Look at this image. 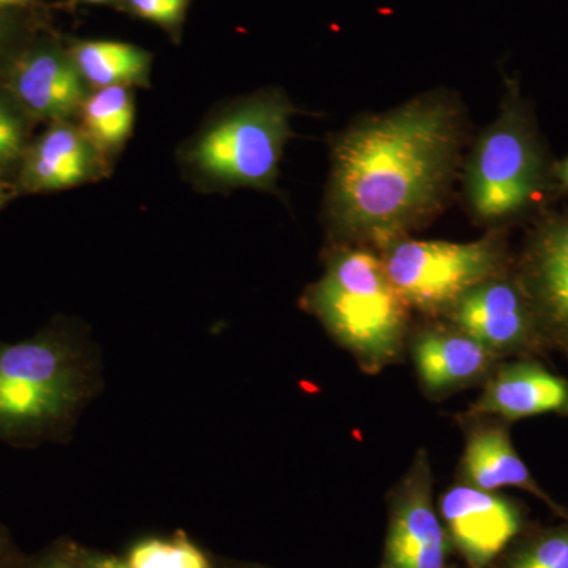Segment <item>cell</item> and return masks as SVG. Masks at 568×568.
I'll use <instances>...</instances> for the list:
<instances>
[{"mask_svg":"<svg viewBox=\"0 0 568 568\" xmlns=\"http://www.w3.org/2000/svg\"><path fill=\"white\" fill-rule=\"evenodd\" d=\"M455 93H422L366 115L332 140L325 219L336 244L383 246L446 207L466 142Z\"/></svg>","mask_w":568,"mask_h":568,"instance_id":"cell-1","label":"cell"},{"mask_svg":"<svg viewBox=\"0 0 568 568\" xmlns=\"http://www.w3.org/2000/svg\"><path fill=\"white\" fill-rule=\"evenodd\" d=\"M304 305L366 375L396 364L407 349L413 308L376 250L335 244L324 275L306 290Z\"/></svg>","mask_w":568,"mask_h":568,"instance_id":"cell-2","label":"cell"},{"mask_svg":"<svg viewBox=\"0 0 568 568\" xmlns=\"http://www.w3.org/2000/svg\"><path fill=\"white\" fill-rule=\"evenodd\" d=\"M286 93L265 89L216 111L182 145L179 163L203 192L252 189L274 192L291 121Z\"/></svg>","mask_w":568,"mask_h":568,"instance_id":"cell-3","label":"cell"},{"mask_svg":"<svg viewBox=\"0 0 568 568\" xmlns=\"http://www.w3.org/2000/svg\"><path fill=\"white\" fill-rule=\"evenodd\" d=\"M551 166L532 115L517 88H510L499 115L484 130L463 170L467 213L489 230L506 226L544 201Z\"/></svg>","mask_w":568,"mask_h":568,"instance_id":"cell-4","label":"cell"},{"mask_svg":"<svg viewBox=\"0 0 568 568\" xmlns=\"http://www.w3.org/2000/svg\"><path fill=\"white\" fill-rule=\"evenodd\" d=\"M81 395V376L69 343L44 332L0 343V440L28 443L50 436Z\"/></svg>","mask_w":568,"mask_h":568,"instance_id":"cell-5","label":"cell"},{"mask_svg":"<svg viewBox=\"0 0 568 568\" xmlns=\"http://www.w3.org/2000/svg\"><path fill=\"white\" fill-rule=\"evenodd\" d=\"M377 253L407 305L425 317H443L463 294L514 264L504 227L467 244L402 237Z\"/></svg>","mask_w":568,"mask_h":568,"instance_id":"cell-6","label":"cell"},{"mask_svg":"<svg viewBox=\"0 0 568 568\" xmlns=\"http://www.w3.org/2000/svg\"><path fill=\"white\" fill-rule=\"evenodd\" d=\"M443 320L476 338L499 361L551 349L514 264L463 294Z\"/></svg>","mask_w":568,"mask_h":568,"instance_id":"cell-7","label":"cell"},{"mask_svg":"<svg viewBox=\"0 0 568 568\" xmlns=\"http://www.w3.org/2000/svg\"><path fill=\"white\" fill-rule=\"evenodd\" d=\"M432 459L418 448L388 499V528L381 568H447L452 541L433 500Z\"/></svg>","mask_w":568,"mask_h":568,"instance_id":"cell-8","label":"cell"},{"mask_svg":"<svg viewBox=\"0 0 568 568\" xmlns=\"http://www.w3.org/2000/svg\"><path fill=\"white\" fill-rule=\"evenodd\" d=\"M407 351L418 386L433 402L481 386L500 364L491 351L443 317H425L410 331Z\"/></svg>","mask_w":568,"mask_h":568,"instance_id":"cell-9","label":"cell"},{"mask_svg":"<svg viewBox=\"0 0 568 568\" xmlns=\"http://www.w3.org/2000/svg\"><path fill=\"white\" fill-rule=\"evenodd\" d=\"M0 85L33 123L74 121L91 92L69 48L54 41L21 51L0 78Z\"/></svg>","mask_w":568,"mask_h":568,"instance_id":"cell-10","label":"cell"},{"mask_svg":"<svg viewBox=\"0 0 568 568\" xmlns=\"http://www.w3.org/2000/svg\"><path fill=\"white\" fill-rule=\"evenodd\" d=\"M515 272L549 347L568 358V212L549 215L534 227Z\"/></svg>","mask_w":568,"mask_h":568,"instance_id":"cell-11","label":"cell"},{"mask_svg":"<svg viewBox=\"0 0 568 568\" xmlns=\"http://www.w3.org/2000/svg\"><path fill=\"white\" fill-rule=\"evenodd\" d=\"M437 510L452 547L469 568L491 566L523 526L521 511L514 500L459 480L440 495Z\"/></svg>","mask_w":568,"mask_h":568,"instance_id":"cell-12","label":"cell"},{"mask_svg":"<svg viewBox=\"0 0 568 568\" xmlns=\"http://www.w3.org/2000/svg\"><path fill=\"white\" fill-rule=\"evenodd\" d=\"M111 163L97 151L74 121L48 123L31 141L17 170V189L24 193H54L99 182Z\"/></svg>","mask_w":568,"mask_h":568,"instance_id":"cell-13","label":"cell"},{"mask_svg":"<svg viewBox=\"0 0 568 568\" xmlns=\"http://www.w3.org/2000/svg\"><path fill=\"white\" fill-rule=\"evenodd\" d=\"M458 420L465 432V448L459 459V481L491 493L503 488L525 489L544 500L556 514H566L540 488L528 465L519 457L511 443L508 422L474 414H463L458 416Z\"/></svg>","mask_w":568,"mask_h":568,"instance_id":"cell-14","label":"cell"},{"mask_svg":"<svg viewBox=\"0 0 568 568\" xmlns=\"http://www.w3.org/2000/svg\"><path fill=\"white\" fill-rule=\"evenodd\" d=\"M466 414L508 424L545 414L568 416V381L534 357L500 362Z\"/></svg>","mask_w":568,"mask_h":568,"instance_id":"cell-15","label":"cell"},{"mask_svg":"<svg viewBox=\"0 0 568 568\" xmlns=\"http://www.w3.org/2000/svg\"><path fill=\"white\" fill-rule=\"evenodd\" d=\"M74 65L88 88H149L152 54L118 40H74L69 44Z\"/></svg>","mask_w":568,"mask_h":568,"instance_id":"cell-16","label":"cell"},{"mask_svg":"<svg viewBox=\"0 0 568 568\" xmlns=\"http://www.w3.org/2000/svg\"><path fill=\"white\" fill-rule=\"evenodd\" d=\"M136 119L133 89H93L82 102L74 122L108 162L119 155L132 138Z\"/></svg>","mask_w":568,"mask_h":568,"instance_id":"cell-17","label":"cell"},{"mask_svg":"<svg viewBox=\"0 0 568 568\" xmlns=\"http://www.w3.org/2000/svg\"><path fill=\"white\" fill-rule=\"evenodd\" d=\"M499 568H568V523L523 541Z\"/></svg>","mask_w":568,"mask_h":568,"instance_id":"cell-18","label":"cell"},{"mask_svg":"<svg viewBox=\"0 0 568 568\" xmlns=\"http://www.w3.org/2000/svg\"><path fill=\"white\" fill-rule=\"evenodd\" d=\"M32 121L0 85V175L18 170L31 144Z\"/></svg>","mask_w":568,"mask_h":568,"instance_id":"cell-19","label":"cell"},{"mask_svg":"<svg viewBox=\"0 0 568 568\" xmlns=\"http://www.w3.org/2000/svg\"><path fill=\"white\" fill-rule=\"evenodd\" d=\"M130 568H211L203 552L185 540H148L130 552Z\"/></svg>","mask_w":568,"mask_h":568,"instance_id":"cell-20","label":"cell"},{"mask_svg":"<svg viewBox=\"0 0 568 568\" xmlns=\"http://www.w3.org/2000/svg\"><path fill=\"white\" fill-rule=\"evenodd\" d=\"M190 6L192 0H119L123 11L159 26L174 41L181 39Z\"/></svg>","mask_w":568,"mask_h":568,"instance_id":"cell-21","label":"cell"},{"mask_svg":"<svg viewBox=\"0 0 568 568\" xmlns=\"http://www.w3.org/2000/svg\"><path fill=\"white\" fill-rule=\"evenodd\" d=\"M13 18L10 17L9 10L0 9V78L6 74L14 59L20 55L18 51H11L14 40Z\"/></svg>","mask_w":568,"mask_h":568,"instance_id":"cell-22","label":"cell"},{"mask_svg":"<svg viewBox=\"0 0 568 568\" xmlns=\"http://www.w3.org/2000/svg\"><path fill=\"white\" fill-rule=\"evenodd\" d=\"M552 189L568 193V156L551 166Z\"/></svg>","mask_w":568,"mask_h":568,"instance_id":"cell-23","label":"cell"},{"mask_svg":"<svg viewBox=\"0 0 568 568\" xmlns=\"http://www.w3.org/2000/svg\"><path fill=\"white\" fill-rule=\"evenodd\" d=\"M33 0H0V9L9 10L14 9V7H24L32 3Z\"/></svg>","mask_w":568,"mask_h":568,"instance_id":"cell-24","label":"cell"},{"mask_svg":"<svg viewBox=\"0 0 568 568\" xmlns=\"http://www.w3.org/2000/svg\"><path fill=\"white\" fill-rule=\"evenodd\" d=\"M37 568H77V567L71 566V564L67 562V560L50 559V560H47V562L41 564V566H39Z\"/></svg>","mask_w":568,"mask_h":568,"instance_id":"cell-25","label":"cell"},{"mask_svg":"<svg viewBox=\"0 0 568 568\" xmlns=\"http://www.w3.org/2000/svg\"><path fill=\"white\" fill-rule=\"evenodd\" d=\"M93 568H130L129 566H125V564L119 562V560L115 559H103L100 560V562L95 564V567Z\"/></svg>","mask_w":568,"mask_h":568,"instance_id":"cell-26","label":"cell"},{"mask_svg":"<svg viewBox=\"0 0 568 568\" xmlns=\"http://www.w3.org/2000/svg\"><path fill=\"white\" fill-rule=\"evenodd\" d=\"M74 2L89 3V6H112V3H119V0H74Z\"/></svg>","mask_w":568,"mask_h":568,"instance_id":"cell-27","label":"cell"},{"mask_svg":"<svg viewBox=\"0 0 568 568\" xmlns=\"http://www.w3.org/2000/svg\"><path fill=\"white\" fill-rule=\"evenodd\" d=\"M9 193H7V185L2 182V175H0V209L6 205L7 201H9Z\"/></svg>","mask_w":568,"mask_h":568,"instance_id":"cell-28","label":"cell"},{"mask_svg":"<svg viewBox=\"0 0 568 568\" xmlns=\"http://www.w3.org/2000/svg\"><path fill=\"white\" fill-rule=\"evenodd\" d=\"M3 549H6V547H3L2 536H0V564H2L3 560Z\"/></svg>","mask_w":568,"mask_h":568,"instance_id":"cell-29","label":"cell"}]
</instances>
